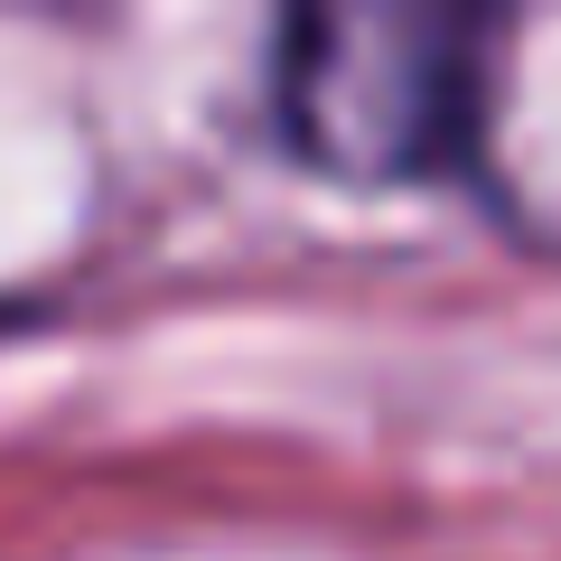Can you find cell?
<instances>
[{"instance_id":"cell-1","label":"cell","mask_w":561,"mask_h":561,"mask_svg":"<svg viewBox=\"0 0 561 561\" xmlns=\"http://www.w3.org/2000/svg\"><path fill=\"white\" fill-rule=\"evenodd\" d=\"M505 28L486 10H290L272 28V131L346 187L449 179L486 150Z\"/></svg>"}]
</instances>
